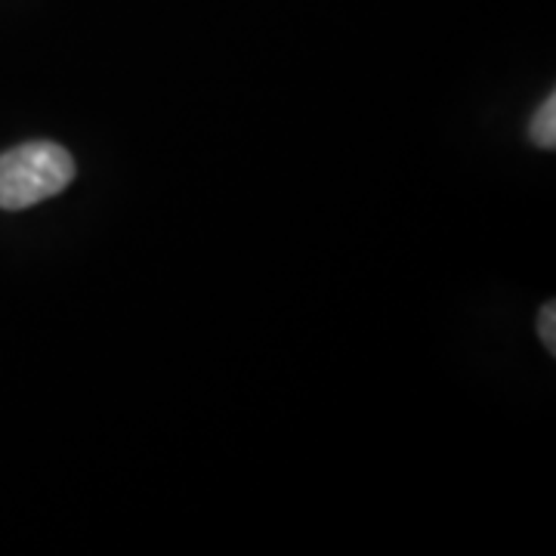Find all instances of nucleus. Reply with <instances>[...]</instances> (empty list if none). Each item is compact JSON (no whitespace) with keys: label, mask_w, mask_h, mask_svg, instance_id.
Segmentation results:
<instances>
[{"label":"nucleus","mask_w":556,"mask_h":556,"mask_svg":"<svg viewBox=\"0 0 556 556\" xmlns=\"http://www.w3.org/2000/svg\"><path fill=\"white\" fill-rule=\"evenodd\" d=\"M538 338L544 340L547 353L554 356L556 353V306L554 303H547V306L541 309V316H538Z\"/></svg>","instance_id":"3"},{"label":"nucleus","mask_w":556,"mask_h":556,"mask_svg":"<svg viewBox=\"0 0 556 556\" xmlns=\"http://www.w3.org/2000/svg\"><path fill=\"white\" fill-rule=\"evenodd\" d=\"M75 179V159L56 142H25L0 155V207L25 211L60 195Z\"/></svg>","instance_id":"1"},{"label":"nucleus","mask_w":556,"mask_h":556,"mask_svg":"<svg viewBox=\"0 0 556 556\" xmlns=\"http://www.w3.org/2000/svg\"><path fill=\"white\" fill-rule=\"evenodd\" d=\"M529 134L535 139V146L541 149H554L556 146V97L551 93L547 100L538 105L535 118H532V127Z\"/></svg>","instance_id":"2"}]
</instances>
